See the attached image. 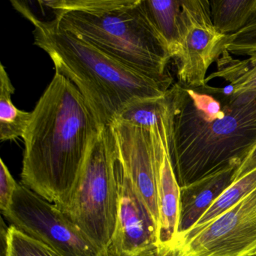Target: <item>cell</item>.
Listing matches in <instances>:
<instances>
[{
	"instance_id": "9a60e30c",
	"label": "cell",
	"mask_w": 256,
	"mask_h": 256,
	"mask_svg": "<svg viewBox=\"0 0 256 256\" xmlns=\"http://www.w3.org/2000/svg\"><path fill=\"white\" fill-rule=\"evenodd\" d=\"M12 83L2 64L0 66V140L1 142L14 140L23 136L29 125L32 112L18 108L12 96L14 92Z\"/></svg>"
},
{
	"instance_id": "7402d4cb",
	"label": "cell",
	"mask_w": 256,
	"mask_h": 256,
	"mask_svg": "<svg viewBox=\"0 0 256 256\" xmlns=\"http://www.w3.org/2000/svg\"><path fill=\"white\" fill-rule=\"evenodd\" d=\"M256 168V146L253 148L252 150L246 157L245 160L242 162L240 166L235 170L233 176V182L238 180L244 175L251 172Z\"/></svg>"
},
{
	"instance_id": "8fae6325",
	"label": "cell",
	"mask_w": 256,
	"mask_h": 256,
	"mask_svg": "<svg viewBox=\"0 0 256 256\" xmlns=\"http://www.w3.org/2000/svg\"><path fill=\"white\" fill-rule=\"evenodd\" d=\"M110 127L121 169L131 181L158 227L155 158L150 130L120 121H115Z\"/></svg>"
},
{
	"instance_id": "5b68a950",
	"label": "cell",
	"mask_w": 256,
	"mask_h": 256,
	"mask_svg": "<svg viewBox=\"0 0 256 256\" xmlns=\"http://www.w3.org/2000/svg\"><path fill=\"white\" fill-rule=\"evenodd\" d=\"M119 199L120 164L112 128L107 126L92 144L68 200L59 208L108 256Z\"/></svg>"
},
{
	"instance_id": "ffe728a7",
	"label": "cell",
	"mask_w": 256,
	"mask_h": 256,
	"mask_svg": "<svg viewBox=\"0 0 256 256\" xmlns=\"http://www.w3.org/2000/svg\"><path fill=\"white\" fill-rule=\"evenodd\" d=\"M224 50L238 56H248L256 52V14L244 29L228 36Z\"/></svg>"
},
{
	"instance_id": "277c9868",
	"label": "cell",
	"mask_w": 256,
	"mask_h": 256,
	"mask_svg": "<svg viewBox=\"0 0 256 256\" xmlns=\"http://www.w3.org/2000/svg\"><path fill=\"white\" fill-rule=\"evenodd\" d=\"M61 28L98 48L130 68L170 88V58L150 23L140 0L100 13L54 12Z\"/></svg>"
},
{
	"instance_id": "cb8c5ba5",
	"label": "cell",
	"mask_w": 256,
	"mask_h": 256,
	"mask_svg": "<svg viewBox=\"0 0 256 256\" xmlns=\"http://www.w3.org/2000/svg\"><path fill=\"white\" fill-rule=\"evenodd\" d=\"M169 256L168 253H166V254H162V256Z\"/></svg>"
},
{
	"instance_id": "30bf717a",
	"label": "cell",
	"mask_w": 256,
	"mask_h": 256,
	"mask_svg": "<svg viewBox=\"0 0 256 256\" xmlns=\"http://www.w3.org/2000/svg\"><path fill=\"white\" fill-rule=\"evenodd\" d=\"M167 108L161 121L150 128L154 144L156 182L160 222L158 242L160 256L173 248L178 236L180 187L178 184L170 151L172 104L168 91Z\"/></svg>"
},
{
	"instance_id": "d4e9b609",
	"label": "cell",
	"mask_w": 256,
	"mask_h": 256,
	"mask_svg": "<svg viewBox=\"0 0 256 256\" xmlns=\"http://www.w3.org/2000/svg\"><path fill=\"white\" fill-rule=\"evenodd\" d=\"M256 256V254H254V256Z\"/></svg>"
},
{
	"instance_id": "7a4b0ae2",
	"label": "cell",
	"mask_w": 256,
	"mask_h": 256,
	"mask_svg": "<svg viewBox=\"0 0 256 256\" xmlns=\"http://www.w3.org/2000/svg\"><path fill=\"white\" fill-rule=\"evenodd\" d=\"M203 88L222 104L212 118L193 104L184 86L176 84L169 89L170 157L180 188L239 167L256 146V94L226 96L216 88Z\"/></svg>"
},
{
	"instance_id": "6da1fadb",
	"label": "cell",
	"mask_w": 256,
	"mask_h": 256,
	"mask_svg": "<svg viewBox=\"0 0 256 256\" xmlns=\"http://www.w3.org/2000/svg\"><path fill=\"white\" fill-rule=\"evenodd\" d=\"M103 128L78 89L55 73L22 136L23 185L58 208L65 204Z\"/></svg>"
},
{
	"instance_id": "2e32d148",
	"label": "cell",
	"mask_w": 256,
	"mask_h": 256,
	"mask_svg": "<svg viewBox=\"0 0 256 256\" xmlns=\"http://www.w3.org/2000/svg\"><path fill=\"white\" fill-rule=\"evenodd\" d=\"M209 2L212 24L222 35H233L239 32L256 14V0H214Z\"/></svg>"
},
{
	"instance_id": "5bb4252c",
	"label": "cell",
	"mask_w": 256,
	"mask_h": 256,
	"mask_svg": "<svg viewBox=\"0 0 256 256\" xmlns=\"http://www.w3.org/2000/svg\"><path fill=\"white\" fill-rule=\"evenodd\" d=\"M150 24L176 62L180 54L181 0H140Z\"/></svg>"
},
{
	"instance_id": "44dd1931",
	"label": "cell",
	"mask_w": 256,
	"mask_h": 256,
	"mask_svg": "<svg viewBox=\"0 0 256 256\" xmlns=\"http://www.w3.org/2000/svg\"><path fill=\"white\" fill-rule=\"evenodd\" d=\"M18 184L13 178L4 160H0V208L2 214L8 210Z\"/></svg>"
},
{
	"instance_id": "3957f363",
	"label": "cell",
	"mask_w": 256,
	"mask_h": 256,
	"mask_svg": "<svg viewBox=\"0 0 256 256\" xmlns=\"http://www.w3.org/2000/svg\"><path fill=\"white\" fill-rule=\"evenodd\" d=\"M12 4L34 25V44L78 89L102 126H112L131 103L160 98L170 89L66 30L56 19L41 20L24 2Z\"/></svg>"
},
{
	"instance_id": "8992f818",
	"label": "cell",
	"mask_w": 256,
	"mask_h": 256,
	"mask_svg": "<svg viewBox=\"0 0 256 256\" xmlns=\"http://www.w3.org/2000/svg\"><path fill=\"white\" fill-rule=\"evenodd\" d=\"M4 215L12 226L62 256H104L59 208L23 184H18Z\"/></svg>"
},
{
	"instance_id": "ac0fdd59",
	"label": "cell",
	"mask_w": 256,
	"mask_h": 256,
	"mask_svg": "<svg viewBox=\"0 0 256 256\" xmlns=\"http://www.w3.org/2000/svg\"><path fill=\"white\" fill-rule=\"evenodd\" d=\"M168 102V92L160 98L138 100L128 104L116 121L150 130L161 121Z\"/></svg>"
},
{
	"instance_id": "e0dca14e",
	"label": "cell",
	"mask_w": 256,
	"mask_h": 256,
	"mask_svg": "<svg viewBox=\"0 0 256 256\" xmlns=\"http://www.w3.org/2000/svg\"><path fill=\"white\" fill-rule=\"evenodd\" d=\"M254 190H256V168L232 182V185L216 199L206 214L188 232L180 238L176 244L182 240L191 238Z\"/></svg>"
},
{
	"instance_id": "52a82bcc",
	"label": "cell",
	"mask_w": 256,
	"mask_h": 256,
	"mask_svg": "<svg viewBox=\"0 0 256 256\" xmlns=\"http://www.w3.org/2000/svg\"><path fill=\"white\" fill-rule=\"evenodd\" d=\"M170 256L256 254V190L200 229L175 244Z\"/></svg>"
},
{
	"instance_id": "d6986e66",
	"label": "cell",
	"mask_w": 256,
	"mask_h": 256,
	"mask_svg": "<svg viewBox=\"0 0 256 256\" xmlns=\"http://www.w3.org/2000/svg\"><path fill=\"white\" fill-rule=\"evenodd\" d=\"M7 244L8 256H62L52 247L14 226L8 228Z\"/></svg>"
},
{
	"instance_id": "484cf974",
	"label": "cell",
	"mask_w": 256,
	"mask_h": 256,
	"mask_svg": "<svg viewBox=\"0 0 256 256\" xmlns=\"http://www.w3.org/2000/svg\"></svg>"
},
{
	"instance_id": "603a6c76",
	"label": "cell",
	"mask_w": 256,
	"mask_h": 256,
	"mask_svg": "<svg viewBox=\"0 0 256 256\" xmlns=\"http://www.w3.org/2000/svg\"><path fill=\"white\" fill-rule=\"evenodd\" d=\"M1 256H8V244H7V232L8 228L6 227L4 220H1Z\"/></svg>"
},
{
	"instance_id": "4fadbf2b",
	"label": "cell",
	"mask_w": 256,
	"mask_h": 256,
	"mask_svg": "<svg viewBox=\"0 0 256 256\" xmlns=\"http://www.w3.org/2000/svg\"><path fill=\"white\" fill-rule=\"evenodd\" d=\"M216 70L206 78V84L216 78L228 83L217 90L226 96L236 97L245 94H256V52L245 60L236 59L224 50L216 60Z\"/></svg>"
},
{
	"instance_id": "ba28073f",
	"label": "cell",
	"mask_w": 256,
	"mask_h": 256,
	"mask_svg": "<svg viewBox=\"0 0 256 256\" xmlns=\"http://www.w3.org/2000/svg\"><path fill=\"white\" fill-rule=\"evenodd\" d=\"M227 37L214 26L208 0H181L178 84L190 89L205 86L206 72L224 52Z\"/></svg>"
},
{
	"instance_id": "7c38bea8",
	"label": "cell",
	"mask_w": 256,
	"mask_h": 256,
	"mask_svg": "<svg viewBox=\"0 0 256 256\" xmlns=\"http://www.w3.org/2000/svg\"><path fill=\"white\" fill-rule=\"evenodd\" d=\"M236 168L238 166H230L180 188L176 240L200 220L216 199L232 185Z\"/></svg>"
},
{
	"instance_id": "9c48e42d",
	"label": "cell",
	"mask_w": 256,
	"mask_h": 256,
	"mask_svg": "<svg viewBox=\"0 0 256 256\" xmlns=\"http://www.w3.org/2000/svg\"><path fill=\"white\" fill-rule=\"evenodd\" d=\"M108 256H160L158 226L120 166L118 218Z\"/></svg>"
}]
</instances>
